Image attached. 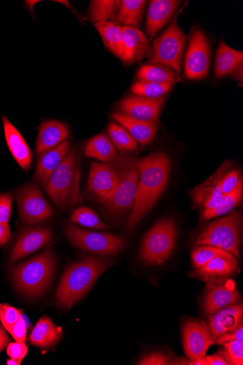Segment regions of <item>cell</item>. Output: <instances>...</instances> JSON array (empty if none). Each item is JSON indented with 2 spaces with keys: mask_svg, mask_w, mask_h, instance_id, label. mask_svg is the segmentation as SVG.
<instances>
[{
  "mask_svg": "<svg viewBox=\"0 0 243 365\" xmlns=\"http://www.w3.org/2000/svg\"><path fill=\"white\" fill-rule=\"evenodd\" d=\"M170 165L169 157L163 152L140 159V178L126 231L133 230L157 202L167 185Z\"/></svg>",
  "mask_w": 243,
  "mask_h": 365,
  "instance_id": "1",
  "label": "cell"
},
{
  "mask_svg": "<svg viewBox=\"0 0 243 365\" xmlns=\"http://www.w3.org/2000/svg\"><path fill=\"white\" fill-rule=\"evenodd\" d=\"M111 265L110 260L97 257H87L69 265L58 286L57 304L63 308L76 304Z\"/></svg>",
  "mask_w": 243,
  "mask_h": 365,
  "instance_id": "2",
  "label": "cell"
},
{
  "mask_svg": "<svg viewBox=\"0 0 243 365\" xmlns=\"http://www.w3.org/2000/svg\"><path fill=\"white\" fill-rule=\"evenodd\" d=\"M81 165L75 149H71L44 184L53 202L58 207L81 202Z\"/></svg>",
  "mask_w": 243,
  "mask_h": 365,
  "instance_id": "3",
  "label": "cell"
},
{
  "mask_svg": "<svg viewBox=\"0 0 243 365\" xmlns=\"http://www.w3.org/2000/svg\"><path fill=\"white\" fill-rule=\"evenodd\" d=\"M56 267L51 250L16 265L12 276L17 289L24 295L36 297L41 295L50 285Z\"/></svg>",
  "mask_w": 243,
  "mask_h": 365,
  "instance_id": "4",
  "label": "cell"
},
{
  "mask_svg": "<svg viewBox=\"0 0 243 365\" xmlns=\"http://www.w3.org/2000/svg\"><path fill=\"white\" fill-rule=\"evenodd\" d=\"M109 164L116 171L118 182L105 207L110 214L120 215L133 207L140 178V159L131 155L118 154Z\"/></svg>",
  "mask_w": 243,
  "mask_h": 365,
  "instance_id": "5",
  "label": "cell"
},
{
  "mask_svg": "<svg viewBox=\"0 0 243 365\" xmlns=\"http://www.w3.org/2000/svg\"><path fill=\"white\" fill-rule=\"evenodd\" d=\"M177 236L175 220L167 217L158 220L143 240V261L148 265H158L167 261L176 248Z\"/></svg>",
  "mask_w": 243,
  "mask_h": 365,
  "instance_id": "6",
  "label": "cell"
},
{
  "mask_svg": "<svg viewBox=\"0 0 243 365\" xmlns=\"http://www.w3.org/2000/svg\"><path fill=\"white\" fill-rule=\"evenodd\" d=\"M242 224V213L234 211L206 225L195 239L194 245L217 247L239 259Z\"/></svg>",
  "mask_w": 243,
  "mask_h": 365,
  "instance_id": "7",
  "label": "cell"
},
{
  "mask_svg": "<svg viewBox=\"0 0 243 365\" xmlns=\"http://www.w3.org/2000/svg\"><path fill=\"white\" fill-rule=\"evenodd\" d=\"M177 14L162 34L152 43L150 64H160L179 73L182 71L186 36L178 25Z\"/></svg>",
  "mask_w": 243,
  "mask_h": 365,
  "instance_id": "8",
  "label": "cell"
},
{
  "mask_svg": "<svg viewBox=\"0 0 243 365\" xmlns=\"http://www.w3.org/2000/svg\"><path fill=\"white\" fill-rule=\"evenodd\" d=\"M65 234L69 241L82 251L98 255H115L123 251L125 241L112 234L97 233L83 230L73 223H66Z\"/></svg>",
  "mask_w": 243,
  "mask_h": 365,
  "instance_id": "9",
  "label": "cell"
},
{
  "mask_svg": "<svg viewBox=\"0 0 243 365\" xmlns=\"http://www.w3.org/2000/svg\"><path fill=\"white\" fill-rule=\"evenodd\" d=\"M211 47L205 33L199 28L192 29L185 61V74L192 81L206 78L211 66Z\"/></svg>",
  "mask_w": 243,
  "mask_h": 365,
  "instance_id": "10",
  "label": "cell"
},
{
  "mask_svg": "<svg viewBox=\"0 0 243 365\" xmlns=\"http://www.w3.org/2000/svg\"><path fill=\"white\" fill-rule=\"evenodd\" d=\"M17 203L21 222L33 225L51 218L53 210L36 185L21 188L17 193Z\"/></svg>",
  "mask_w": 243,
  "mask_h": 365,
  "instance_id": "11",
  "label": "cell"
},
{
  "mask_svg": "<svg viewBox=\"0 0 243 365\" xmlns=\"http://www.w3.org/2000/svg\"><path fill=\"white\" fill-rule=\"evenodd\" d=\"M182 344L189 359L204 357L216 344L208 325L202 320L187 318L182 325Z\"/></svg>",
  "mask_w": 243,
  "mask_h": 365,
  "instance_id": "12",
  "label": "cell"
},
{
  "mask_svg": "<svg viewBox=\"0 0 243 365\" xmlns=\"http://www.w3.org/2000/svg\"><path fill=\"white\" fill-rule=\"evenodd\" d=\"M118 182L116 171L109 163H91L86 192L88 195L106 205L113 196Z\"/></svg>",
  "mask_w": 243,
  "mask_h": 365,
  "instance_id": "13",
  "label": "cell"
},
{
  "mask_svg": "<svg viewBox=\"0 0 243 365\" xmlns=\"http://www.w3.org/2000/svg\"><path fill=\"white\" fill-rule=\"evenodd\" d=\"M233 167V161L225 160L212 176L191 190L192 201L195 207L205 210L217 205L224 195L221 189L222 180Z\"/></svg>",
  "mask_w": 243,
  "mask_h": 365,
  "instance_id": "14",
  "label": "cell"
},
{
  "mask_svg": "<svg viewBox=\"0 0 243 365\" xmlns=\"http://www.w3.org/2000/svg\"><path fill=\"white\" fill-rule=\"evenodd\" d=\"M166 98H150L140 96L127 97L119 103L120 113L138 120L159 123Z\"/></svg>",
  "mask_w": 243,
  "mask_h": 365,
  "instance_id": "15",
  "label": "cell"
},
{
  "mask_svg": "<svg viewBox=\"0 0 243 365\" xmlns=\"http://www.w3.org/2000/svg\"><path fill=\"white\" fill-rule=\"evenodd\" d=\"M241 295L235 283L228 279L223 284L207 283L205 290L203 309L205 313L210 316L214 313L239 302Z\"/></svg>",
  "mask_w": 243,
  "mask_h": 365,
  "instance_id": "16",
  "label": "cell"
},
{
  "mask_svg": "<svg viewBox=\"0 0 243 365\" xmlns=\"http://www.w3.org/2000/svg\"><path fill=\"white\" fill-rule=\"evenodd\" d=\"M238 264L236 258L217 257L208 261L202 267L190 271L187 275L206 283L221 284L238 272Z\"/></svg>",
  "mask_w": 243,
  "mask_h": 365,
  "instance_id": "17",
  "label": "cell"
},
{
  "mask_svg": "<svg viewBox=\"0 0 243 365\" xmlns=\"http://www.w3.org/2000/svg\"><path fill=\"white\" fill-rule=\"evenodd\" d=\"M53 239L51 230L46 227L29 228L22 232L12 250L10 263L36 252L48 244Z\"/></svg>",
  "mask_w": 243,
  "mask_h": 365,
  "instance_id": "18",
  "label": "cell"
},
{
  "mask_svg": "<svg viewBox=\"0 0 243 365\" xmlns=\"http://www.w3.org/2000/svg\"><path fill=\"white\" fill-rule=\"evenodd\" d=\"M124 32V53L122 61L125 65L140 62L150 56L152 47L144 33L134 27L123 26Z\"/></svg>",
  "mask_w": 243,
  "mask_h": 365,
  "instance_id": "19",
  "label": "cell"
},
{
  "mask_svg": "<svg viewBox=\"0 0 243 365\" xmlns=\"http://www.w3.org/2000/svg\"><path fill=\"white\" fill-rule=\"evenodd\" d=\"M181 2L178 0H152L150 2L146 31L153 38L175 15Z\"/></svg>",
  "mask_w": 243,
  "mask_h": 365,
  "instance_id": "20",
  "label": "cell"
},
{
  "mask_svg": "<svg viewBox=\"0 0 243 365\" xmlns=\"http://www.w3.org/2000/svg\"><path fill=\"white\" fill-rule=\"evenodd\" d=\"M242 321L243 307L238 302L210 315L207 325L216 342L220 336L237 328Z\"/></svg>",
  "mask_w": 243,
  "mask_h": 365,
  "instance_id": "21",
  "label": "cell"
},
{
  "mask_svg": "<svg viewBox=\"0 0 243 365\" xmlns=\"http://www.w3.org/2000/svg\"><path fill=\"white\" fill-rule=\"evenodd\" d=\"M69 136L68 126L56 120H48L41 125L36 152L41 155L61 144Z\"/></svg>",
  "mask_w": 243,
  "mask_h": 365,
  "instance_id": "22",
  "label": "cell"
},
{
  "mask_svg": "<svg viewBox=\"0 0 243 365\" xmlns=\"http://www.w3.org/2000/svg\"><path fill=\"white\" fill-rule=\"evenodd\" d=\"M112 118L123 126L138 143L147 146L155 138L157 125L132 118L120 112L114 113Z\"/></svg>",
  "mask_w": 243,
  "mask_h": 365,
  "instance_id": "23",
  "label": "cell"
},
{
  "mask_svg": "<svg viewBox=\"0 0 243 365\" xmlns=\"http://www.w3.org/2000/svg\"><path fill=\"white\" fill-rule=\"evenodd\" d=\"M6 140L16 161L24 170H27L31 164V151L18 129L6 117L3 116Z\"/></svg>",
  "mask_w": 243,
  "mask_h": 365,
  "instance_id": "24",
  "label": "cell"
},
{
  "mask_svg": "<svg viewBox=\"0 0 243 365\" xmlns=\"http://www.w3.org/2000/svg\"><path fill=\"white\" fill-rule=\"evenodd\" d=\"M71 148V143L66 140L54 148L40 155L36 168V179L42 185H44L51 174L56 170Z\"/></svg>",
  "mask_w": 243,
  "mask_h": 365,
  "instance_id": "25",
  "label": "cell"
},
{
  "mask_svg": "<svg viewBox=\"0 0 243 365\" xmlns=\"http://www.w3.org/2000/svg\"><path fill=\"white\" fill-rule=\"evenodd\" d=\"M63 334L62 329L57 327L49 317H43L33 329L29 337L31 344L41 348L55 345Z\"/></svg>",
  "mask_w": 243,
  "mask_h": 365,
  "instance_id": "26",
  "label": "cell"
},
{
  "mask_svg": "<svg viewBox=\"0 0 243 365\" xmlns=\"http://www.w3.org/2000/svg\"><path fill=\"white\" fill-rule=\"evenodd\" d=\"M242 62L243 52L230 48L221 40L216 56L215 76L217 78H223L232 75Z\"/></svg>",
  "mask_w": 243,
  "mask_h": 365,
  "instance_id": "27",
  "label": "cell"
},
{
  "mask_svg": "<svg viewBox=\"0 0 243 365\" xmlns=\"http://www.w3.org/2000/svg\"><path fill=\"white\" fill-rule=\"evenodd\" d=\"M104 45L116 56L122 58L124 53V32L123 26L114 21H100L94 24Z\"/></svg>",
  "mask_w": 243,
  "mask_h": 365,
  "instance_id": "28",
  "label": "cell"
},
{
  "mask_svg": "<svg viewBox=\"0 0 243 365\" xmlns=\"http://www.w3.org/2000/svg\"><path fill=\"white\" fill-rule=\"evenodd\" d=\"M136 77L140 81L175 86L182 76L160 64H147L138 70Z\"/></svg>",
  "mask_w": 243,
  "mask_h": 365,
  "instance_id": "29",
  "label": "cell"
},
{
  "mask_svg": "<svg viewBox=\"0 0 243 365\" xmlns=\"http://www.w3.org/2000/svg\"><path fill=\"white\" fill-rule=\"evenodd\" d=\"M146 4L145 0H123L114 22L124 26H140Z\"/></svg>",
  "mask_w": 243,
  "mask_h": 365,
  "instance_id": "30",
  "label": "cell"
},
{
  "mask_svg": "<svg viewBox=\"0 0 243 365\" xmlns=\"http://www.w3.org/2000/svg\"><path fill=\"white\" fill-rule=\"evenodd\" d=\"M118 153L110 139L106 135H99L88 141L85 148V155L99 160L104 163L113 160Z\"/></svg>",
  "mask_w": 243,
  "mask_h": 365,
  "instance_id": "31",
  "label": "cell"
},
{
  "mask_svg": "<svg viewBox=\"0 0 243 365\" xmlns=\"http://www.w3.org/2000/svg\"><path fill=\"white\" fill-rule=\"evenodd\" d=\"M243 182L231 192L224 195L214 207L202 211V218L204 220H208L217 218L228 214L236 208L242 200Z\"/></svg>",
  "mask_w": 243,
  "mask_h": 365,
  "instance_id": "32",
  "label": "cell"
},
{
  "mask_svg": "<svg viewBox=\"0 0 243 365\" xmlns=\"http://www.w3.org/2000/svg\"><path fill=\"white\" fill-rule=\"evenodd\" d=\"M120 2L119 0H93L89 9L91 21L94 24L114 21Z\"/></svg>",
  "mask_w": 243,
  "mask_h": 365,
  "instance_id": "33",
  "label": "cell"
},
{
  "mask_svg": "<svg viewBox=\"0 0 243 365\" xmlns=\"http://www.w3.org/2000/svg\"><path fill=\"white\" fill-rule=\"evenodd\" d=\"M108 130L115 149L124 153L138 150V143L123 126L112 122L109 124Z\"/></svg>",
  "mask_w": 243,
  "mask_h": 365,
  "instance_id": "34",
  "label": "cell"
},
{
  "mask_svg": "<svg viewBox=\"0 0 243 365\" xmlns=\"http://www.w3.org/2000/svg\"><path fill=\"white\" fill-rule=\"evenodd\" d=\"M191 256L195 269L202 267L208 261L217 257L235 258L232 254L224 250L211 245L195 246Z\"/></svg>",
  "mask_w": 243,
  "mask_h": 365,
  "instance_id": "35",
  "label": "cell"
},
{
  "mask_svg": "<svg viewBox=\"0 0 243 365\" xmlns=\"http://www.w3.org/2000/svg\"><path fill=\"white\" fill-rule=\"evenodd\" d=\"M73 222L79 225L98 230H107L110 227L100 220L97 214L88 207H81L76 210L72 215Z\"/></svg>",
  "mask_w": 243,
  "mask_h": 365,
  "instance_id": "36",
  "label": "cell"
},
{
  "mask_svg": "<svg viewBox=\"0 0 243 365\" xmlns=\"http://www.w3.org/2000/svg\"><path fill=\"white\" fill-rule=\"evenodd\" d=\"M172 87L173 86L170 84L140 81L132 86L131 91L136 96L150 98H158L163 97Z\"/></svg>",
  "mask_w": 243,
  "mask_h": 365,
  "instance_id": "37",
  "label": "cell"
},
{
  "mask_svg": "<svg viewBox=\"0 0 243 365\" xmlns=\"http://www.w3.org/2000/svg\"><path fill=\"white\" fill-rule=\"evenodd\" d=\"M219 353L229 365L243 364V341L235 340L223 345Z\"/></svg>",
  "mask_w": 243,
  "mask_h": 365,
  "instance_id": "38",
  "label": "cell"
},
{
  "mask_svg": "<svg viewBox=\"0 0 243 365\" xmlns=\"http://www.w3.org/2000/svg\"><path fill=\"white\" fill-rule=\"evenodd\" d=\"M22 317L21 312L14 307L7 304H0V321L8 331Z\"/></svg>",
  "mask_w": 243,
  "mask_h": 365,
  "instance_id": "39",
  "label": "cell"
},
{
  "mask_svg": "<svg viewBox=\"0 0 243 365\" xmlns=\"http://www.w3.org/2000/svg\"><path fill=\"white\" fill-rule=\"evenodd\" d=\"M242 181V178L239 170L231 169L229 170L223 178L221 183L223 195L232 192Z\"/></svg>",
  "mask_w": 243,
  "mask_h": 365,
  "instance_id": "40",
  "label": "cell"
},
{
  "mask_svg": "<svg viewBox=\"0 0 243 365\" xmlns=\"http://www.w3.org/2000/svg\"><path fill=\"white\" fill-rule=\"evenodd\" d=\"M173 356L163 352H152L143 356L138 364L140 365H170Z\"/></svg>",
  "mask_w": 243,
  "mask_h": 365,
  "instance_id": "41",
  "label": "cell"
},
{
  "mask_svg": "<svg viewBox=\"0 0 243 365\" xmlns=\"http://www.w3.org/2000/svg\"><path fill=\"white\" fill-rule=\"evenodd\" d=\"M13 208V197L9 193L0 195V223L9 224Z\"/></svg>",
  "mask_w": 243,
  "mask_h": 365,
  "instance_id": "42",
  "label": "cell"
},
{
  "mask_svg": "<svg viewBox=\"0 0 243 365\" xmlns=\"http://www.w3.org/2000/svg\"><path fill=\"white\" fill-rule=\"evenodd\" d=\"M16 342L25 343L26 339V324L21 317L9 331Z\"/></svg>",
  "mask_w": 243,
  "mask_h": 365,
  "instance_id": "43",
  "label": "cell"
},
{
  "mask_svg": "<svg viewBox=\"0 0 243 365\" xmlns=\"http://www.w3.org/2000/svg\"><path fill=\"white\" fill-rule=\"evenodd\" d=\"M235 340L243 341V324H241L235 329L220 336L216 340V344L224 345L227 342Z\"/></svg>",
  "mask_w": 243,
  "mask_h": 365,
  "instance_id": "44",
  "label": "cell"
},
{
  "mask_svg": "<svg viewBox=\"0 0 243 365\" xmlns=\"http://www.w3.org/2000/svg\"><path fill=\"white\" fill-rule=\"evenodd\" d=\"M28 353V348L25 343H10L7 347L8 355L14 359L22 361Z\"/></svg>",
  "mask_w": 243,
  "mask_h": 365,
  "instance_id": "45",
  "label": "cell"
},
{
  "mask_svg": "<svg viewBox=\"0 0 243 365\" xmlns=\"http://www.w3.org/2000/svg\"><path fill=\"white\" fill-rule=\"evenodd\" d=\"M11 228L9 224L0 223V247L8 244L11 240Z\"/></svg>",
  "mask_w": 243,
  "mask_h": 365,
  "instance_id": "46",
  "label": "cell"
},
{
  "mask_svg": "<svg viewBox=\"0 0 243 365\" xmlns=\"http://www.w3.org/2000/svg\"><path fill=\"white\" fill-rule=\"evenodd\" d=\"M205 359L207 365H229L219 353L211 356H205Z\"/></svg>",
  "mask_w": 243,
  "mask_h": 365,
  "instance_id": "47",
  "label": "cell"
},
{
  "mask_svg": "<svg viewBox=\"0 0 243 365\" xmlns=\"http://www.w3.org/2000/svg\"><path fill=\"white\" fill-rule=\"evenodd\" d=\"M10 341L5 327L0 325V353L9 346Z\"/></svg>",
  "mask_w": 243,
  "mask_h": 365,
  "instance_id": "48",
  "label": "cell"
},
{
  "mask_svg": "<svg viewBox=\"0 0 243 365\" xmlns=\"http://www.w3.org/2000/svg\"><path fill=\"white\" fill-rule=\"evenodd\" d=\"M232 75V78L236 80L240 86H242V64L238 66L237 69Z\"/></svg>",
  "mask_w": 243,
  "mask_h": 365,
  "instance_id": "49",
  "label": "cell"
},
{
  "mask_svg": "<svg viewBox=\"0 0 243 365\" xmlns=\"http://www.w3.org/2000/svg\"><path fill=\"white\" fill-rule=\"evenodd\" d=\"M190 359L184 357H173L170 365H189Z\"/></svg>",
  "mask_w": 243,
  "mask_h": 365,
  "instance_id": "50",
  "label": "cell"
},
{
  "mask_svg": "<svg viewBox=\"0 0 243 365\" xmlns=\"http://www.w3.org/2000/svg\"><path fill=\"white\" fill-rule=\"evenodd\" d=\"M189 365H207L205 356L198 357L190 361Z\"/></svg>",
  "mask_w": 243,
  "mask_h": 365,
  "instance_id": "51",
  "label": "cell"
},
{
  "mask_svg": "<svg viewBox=\"0 0 243 365\" xmlns=\"http://www.w3.org/2000/svg\"><path fill=\"white\" fill-rule=\"evenodd\" d=\"M21 361L17 359L11 358L7 361L9 365H21Z\"/></svg>",
  "mask_w": 243,
  "mask_h": 365,
  "instance_id": "52",
  "label": "cell"
}]
</instances>
